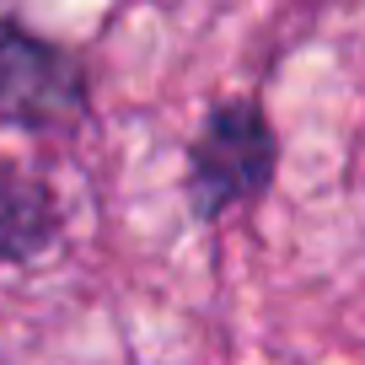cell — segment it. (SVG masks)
I'll list each match as a JSON object with an SVG mask.
<instances>
[{
	"label": "cell",
	"instance_id": "obj_1",
	"mask_svg": "<svg viewBox=\"0 0 365 365\" xmlns=\"http://www.w3.org/2000/svg\"><path fill=\"white\" fill-rule=\"evenodd\" d=\"M279 178V135L258 97H220L205 108L194 140H188V167H182V194L194 220H215L252 210L269 199Z\"/></svg>",
	"mask_w": 365,
	"mask_h": 365
},
{
	"label": "cell",
	"instance_id": "obj_3",
	"mask_svg": "<svg viewBox=\"0 0 365 365\" xmlns=\"http://www.w3.org/2000/svg\"><path fill=\"white\" fill-rule=\"evenodd\" d=\"M59 237L54 194L38 172L0 156V263H27Z\"/></svg>",
	"mask_w": 365,
	"mask_h": 365
},
{
	"label": "cell",
	"instance_id": "obj_2",
	"mask_svg": "<svg viewBox=\"0 0 365 365\" xmlns=\"http://www.w3.org/2000/svg\"><path fill=\"white\" fill-rule=\"evenodd\" d=\"M86 118L81 65L48 38L0 22V124L27 135H54Z\"/></svg>",
	"mask_w": 365,
	"mask_h": 365
}]
</instances>
